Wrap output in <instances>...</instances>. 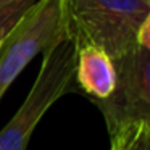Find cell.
Wrapping results in <instances>:
<instances>
[{"mask_svg":"<svg viewBox=\"0 0 150 150\" xmlns=\"http://www.w3.org/2000/svg\"><path fill=\"white\" fill-rule=\"evenodd\" d=\"M69 36L76 49L94 45L118 60L137 45V34L150 20L147 0H65Z\"/></svg>","mask_w":150,"mask_h":150,"instance_id":"obj_1","label":"cell"},{"mask_svg":"<svg viewBox=\"0 0 150 150\" xmlns=\"http://www.w3.org/2000/svg\"><path fill=\"white\" fill-rule=\"evenodd\" d=\"M76 53L74 40L68 37L42 55L39 73L28 97L0 131V150H26L34 127L47 110L60 97L74 91Z\"/></svg>","mask_w":150,"mask_h":150,"instance_id":"obj_2","label":"cell"},{"mask_svg":"<svg viewBox=\"0 0 150 150\" xmlns=\"http://www.w3.org/2000/svg\"><path fill=\"white\" fill-rule=\"evenodd\" d=\"M65 0H39L0 44V98L39 53L68 39Z\"/></svg>","mask_w":150,"mask_h":150,"instance_id":"obj_3","label":"cell"},{"mask_svg":"<svg viewBox=\"0 0 150 150\" xmlns=\"http://www.w3.org/2000/svg\"><path fill=\"white\" fill-rule=\"evenodd\" d=\"M113 63L115 91L105 100H97L108 131L129 121H150V49L136 45Z\"/></svg>","mask_w":150,"mask_h":150,"instance_id":"obj_4","label":"cell"},{"mask_svg":"<svg viewBox=\"0 0 150 150\" xmlns=\"http://www.w3.org/2000/svg\"><path fill=\"white\" fill-rule=\"evenodd\" d=\"M76 81L95 100H105L116 86L113 60L98 47H79L76 53Z\"/></svg>","mask_w":150,"mask_h":150,"instance_id":"obj_5","label":"cell"},{"mask_svg":"<svg viewBox=\"0 0 150 150\" xmlns=\"http://www.w3.org/2000/svg\"><path fill=\"white\" fill-rule=\"evenodd\" d=\"M110 132V150H150V121H129Z\"/></svg>","mask_w":150,"mask_h":150,"instance_id":"obj_6","label":"cell"},{"mask_svg":"<svg viewBox=\"0 0 150 150\" xmlns=\"http://www.w3.org/2000/svg\"><path fill=\"white\" fill-rule=\"evenodd\" d=\"M37 2L39 0H10L4 7H0V44L24 16V13Z\"/></svg>","mask_w":150,"mask_h":150,"instance_id":"obj_7","label":"cell"},{"mask_svg":"<svg viewBox=\"0 0 150 150\" xmlns=\"http://www.w3.org/2000/svg\"><path fill=\"white\" fill-rule=\"evenodd\" d=\"M8 2H10V0H0V7H4L5 4H8Z\"/></svg>","mask_w":150,"mask_h":150,"instance_id":"obj_8","label":"cell"},{"mask_svg":"<svg viewBox=\"0 0 150 150\" xmlns=\"http://www.w3.org/2000/svg\"><path fill=\"white\" fill-rule=\"evenodd\" d=\"M147 2H150V0H147Z\"/></svg>","mask_w":150,"mask_h":150,"instance_id":"obj_9","label":"cell"}]
</instances>
